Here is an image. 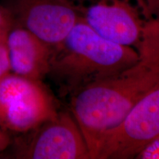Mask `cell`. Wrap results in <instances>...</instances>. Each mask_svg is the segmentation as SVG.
<instances>
[{
    "label": "cell",
    "mask_w": 159,
    "mask_h": 159,
    "mask_svg": "<svg viewBox=\"0 0 159 159\" xmlns=\"http://www.w3.org/2000/svg\"><path fill=\"white\" fill-rule=\"evenodd\" d=\"M138 61L71 97V113L94 159L102 139L159 83V21L145 22Z\"/></svg>",
    "instance_id": "6da1fadb"
},
{
    "label": "cell",
    "mask_w": 159,
    "mask_h": 159,
    "mask_svg": "<svg viewBox=\"0 0 159 159\" xmlns=\"http://www.w3.org/2000/svg\"><path fill=\"white\" fill-rule=\"evenodd\" d=\"M138 49L113 43L80 18L53 47L50 70L71 97L89 85L119 74L138 61Z\"/></svg>",
    "instance_id": "7a4b0ae2"
},
{
    "label": "cell",
    "mask_w": 159,
    "mask_h": 159,
    "mask_svg": "<svg viewBox=\"0 0 159 159\" xmlns=\"http://www.w3.org/2000/svg\"><path fill=\"white\" fill-rule=\"evenodd\" d=\"M57 114L40 80L16 74L0 78V127L5 130L30 132Z\"/></svg>",
    "instance_id": "3957f363"
},
{
    "label": "cell",
    "mask_w": 159,
    "mask_h": 159,
    "mask_svg": "<svg viewBox=\"0 0 159 159\" xmlns=\"http://www.w3.org/2000/svg\"><path fill=\"white\" fill-rule=\"evenodd\" d=\"M159 135V83L131 109L122 122L105 136L94 159L135 158Z\"/></svg>",
    "instance_id": "277c9868"
},
{
    "label": "cell",
    "mask_w": 159,
    "mask_h": 159,
    "mask_svg": "<svg viewBox=\"0 0 159 159\" xmlns=\"http://www.w3.org/2000/svg\"><path fill=\"white\" fill-rule=\"evenodd\" d=\"M14 11L21 27L52 47L81 18L71 0H14Z\"/></svg>",
    "instance_id": "5b68a950"
},
{
    "label": "cell",
    "mask_w": 159,
    "mask_h": 159,
    "mask_svg": "<svg viewBox=\"0 0 159 159\" xmlns=\"http://www.w3.org/2000/svg\"><path fill=\"white\" fill-rule=\"evenodd\" d=\"M23 156L34 159H88L90 152L75 117L58 113L34 130Z\"/></svg>",
    "instance_id": "8992f818"
},
{
    "label": "cell",
    "mask_w": 159,
    "mask_h": 159,
    "mask_svg": "<svg viewBox=\"0 0 159 159\" xmlns=\"http://www.w3.org/2000/svg\"><path fill=\"white\" fill-rule=\"evenodd\" d=\"M81 18L108 41L138 49L145 22L125 1L97 0L84 9Z\"/></svg>",
    "instance_id": "52a82bcc"
},
{
    "label": "cell",
    "mask_w": 159,
    "mask_h": 159,
    "mask_svg": "<svg viewBox=\"0 0 159 159\" xmlns=\"http://www.w3.org/2000/svg\"><path fill=\"white\" fill-rule=\"evenodd\" d=\"M6 43L11 69L16 75L40 80L49 73L52 46L21 27L10 31Z\"/></svg>",
    "instance_id": "ba28073f"
},
{
    "label": "cell",
    "mask_w": 159,
    "mask_h": 159,
    "mask_svg": "<svg viewBox=\"0 0 159 159\" xmlns=\"http://www.w3.org/2000/svg\"><path fill=\"white\" fill-rule=\"evenodd\" d=\"M135 158L159 159V135L145 145Z\"/></svg>",
    "instance_id": "9c48e42d"
},
{
    "label": "cell",
    "mask_w": 159,
    "mask_h": 159,
    "mask_svg": "<svg viewBox=\"0 0 159 159\" xmlns=\"http://www.w3.org/2000/svg\"><path fill=\"white\" fill-rule=\"evenodd\" d=\"M12 13L8 10L0 7V42L6 43L7 37L11 31Z\"/></svg>",
    "instance_id": "30bf717a"
},
{
    "label": "cell",
    "mask_w": 159,
    "mask_h": 159,
    "mask_svg": "<svg viewBox=\"0 0 159 159\" xmlns=\"http://www.w3.org/2000/svg\"><path fill=\"white\" fill-rule=\"evenodd\" d=\"M11 69L7 47L5 43L0 42V78L8 74Z\"/></svg>",
    "instance_id": "8fae6325"
},
{
    "label": "cell",
    "mask_w": 159,
    "mask_h": 159,
    "mask_svg": "<svg viewBox=\"0 0 159 159\" xmlns=\"http://www.w3.org/2000/svg\"><path fill=\"white\" fill-rule=\"evenodd\" d=\"M144 5L152 14H155L156 19L159 21V0H144Z\"/></svg>",
    "instance_id": "7c38bea8"
},
{
    "label": "cell",
    "mask_w": 159,
    "mask_h": 159,
    "mask_svg": "<svg viewBox=\"0 0 159 159\" xmlns=\"http://www.w3.org/2000/svg\"><path fill=\"white\" fill-rule=\"evenodd\" d=\"M10 144V138L7 131L0 127V152L5 150Z\"/></svg>",
    "instance_id": "4fadbf2b"
}]
</instances>
